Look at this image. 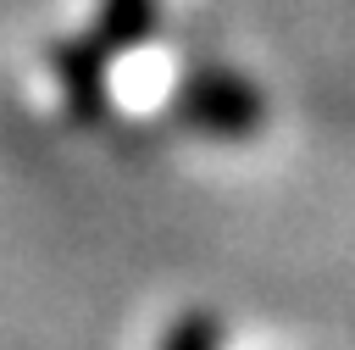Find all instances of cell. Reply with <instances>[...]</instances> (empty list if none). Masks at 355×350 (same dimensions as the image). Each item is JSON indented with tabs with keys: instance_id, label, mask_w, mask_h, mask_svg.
Here are the masks:
<instances>
[{
	"instance_id": "cell-1",
	"label": "cell",
	"mask_w": 355,
	"mask_h": 350,
	"mask_svg": "<svg viewBox=\"0 0 355 350\" xmlns=\"http://www.w3.org/2000/svg\"><path fill=\"white\" fill-rule=\"evenodd\" d=\"M178 122H189L194 133H211V139H250L261 133L266 122V100L250 78L227 72V67H200L178 83V100H172Z\"/></svg>"
},
{
	"instance_id": "cell-2",
	"label": "cell",
	"mask_w": 355,
	"mask_h": 350,
	"mask_svg": "<svg viewBox=\"0 0 355 350\" xmlns=\"http://www.w3.org/2000/svg\"><path fill=\"white\" fill-rule=\"evenodd\" d=\"M111 56L94 44V39H67V44H50V72L61 83V100L78 122H100L105 106H111Z\"/></svg>"
},
{
	"instance_id": "cell-3",
	"label": "cell",
	"mask_w": 355,
	"mask_h": 350,
	"mask_svg": "<svg viewBox=\"0 0 355 350\" xmlns=\"http://www.w3.org/2000/svg\"><path fill=\"white\" fill-rule=\"evenodd\" d=\"M155 28H161V0H100L89 39L105 56H122V50H139Z\"/></svg>"
},
{
	"instance_id": "cell-4",
	"label": "cell",
	"mask_w": 355,
	"mask_h": 350,
	"mask_svg": "<svg viewBox=\"0 0 355 350\" xmlns=\"http://www.w3.org/2000/svg\"><path fill=\"white\" fill-rule=\"evenodd\" d=\"M161 350H222V317L216 311H183L166 328Z\"/></svg>"
}]
</instances>
